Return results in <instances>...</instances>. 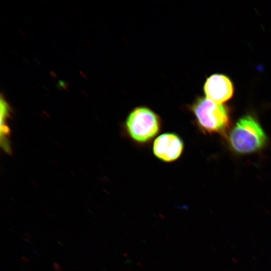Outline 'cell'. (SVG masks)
<instances>
[{
  "mask_svg": "<svg viewBox=\"0 0 271 271\" xmlns=\"http://www.w3.org/2000/svg\"><path fill=\"white\" fill-rule=\"evenodd\" d=\"M204 90L206 97L220 104L232 97L233 86L228 77L222 74H215L206 79Z\"/></svg>",
  "mask_w": 271,
  "mask_h": 271,
  "instance_id": "5b68a950",
  "label": "cell"
},
{
  "mask_svg": "<svg viewBox=\"0 0 271 271\" xmlns=\"http://www.w3.org/2000/svg\"><path fill=\"white\" fill-rule=\"evenodd\" d=\"M190 109L197 123L204 131L222 133L228 127L230 116L228 108L207 97H199Z\"/></svg>",
  "mask_w": 271,
  "mask_h": 271,
  "instance_id": "7a4b0ae2",
  "label": "cell"
},
{
  "mask_svg": "<svg viewBox=\"0 0 271 271\" xmlns=\"http://www.w3.org/2000/svg\"><path fill=\"white\" fill-rule=\"evenodd\" d=\"M52 267L55 271H61L62 270L61 265L57 262H54L53 263Z\"/></svg>",
  "mask_w": 271,
  "mask_h": 271,
  "instance_id": "52a82bcc",
  "label": "cell"
},
{
  "mask_svg": "<svg viewBox=\"0 0 271 271\" xmlns=\"http://www.w3.org/2000/svg\"><path fill=\"white\" fill-rule=\"evenodd\" d=\"M21 261L24 262V263H26V262H28L29 261L28 259L26 257L21 256Z\"/></svg>",
  "mask_w": 271,
  "mask_h": 271,
  "instance_id": "ba28073f",
  "label": "cell"
},
{
  "mask_svg": "<svg viewBox=\"0 0 271 271\" xmlns=\"http://www.w3.org/2000/svg\"><path fill=\"white\" fill-rule=\"evenodd\" d=\"M1 143L4 150L7 153H11V148L9 142V128L7 124V120L10 114V108L5 100L1 99Z\"/></svg>",
  "mask_w": 271,
  "mask_h": 271,
  "instance_id": "8992f818",
  "label": "cell"
},
{
  "mask_svg": "<svg viewBox=\"0 0 271 271\" xmlns=\"http://www.w3.org/2000/svg\"><path fill=\"white\" fill-rule=\"evenodd\" d=\"M183 150V143L176 134L163 133L155 141L153 152L159 159L165 162H171L177 159Z\"/></svg>",
  "mask_w": 271,
  "mask_h": 271,
  "instance_id": "277c9868",
  "label": "cell"
},
{
  "mask_svg": "<svg viewBox=\"0 0 271 271\" xmlns=\"http://www.w3.org/2000/svg\"><path fill=\"white\" fill-rule=\"evenodd\" d=\"M232 149L240 154H249L260 150L266 137L258 122L250 115L241 117L233 126L229 137Z\"/></svg>",
  "mask_w": 271,
  "mask_h": 271,
  "instance_id": "6da1fadb",
  "label": "cell"
},
{
  "mask_svg": "<svg viewBox=\"0 0 271 271\" xmlns=\"http://www.w3.org/2000/svg\"><path fill=\"white\" fill-rule=\"evenodd\" d=\"M127 132L131 138L140 143L151 140L158 132L160 121L158 116L146 107L132 110L126 120Z\"/></svg>",
  "mask_w": 271,
  "mask_h": 271,
  "instance_id": "3957f363",
  "label": "cell"
}]
</instances>
